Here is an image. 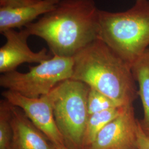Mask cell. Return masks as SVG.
I'll return each mask as SVG.
<instances>
[{
	"label": "cell",
	"instance_id": "1",
	"mask_svg": "<svg viewBox=\"0 0 149 149\" xmlns=\"http://www.w3.org/2000/svg\"><path fill=\"white\" fill-rule=\"evenodd\" d=\"M99 11L95 0H61L24 28L43 39L53 55L74 57L98 38Z\"/></svg>",
	"mask_w": 149,
	"mask_h": 149
},
{
	"label": "cell",
	"instance_id": "2",
	"mask_svg": "<svg viewBox=\"0 0 149 149\" xmlns=\"http://www.w3.org/2000/svg\"><path fill=\"white\" fill-rule=\"evenodd\" d=\"M73 58L71 79L85 83L122 106L133 104L138 98L131 66L101 39L90 43Z\"/></svg>",
	"mask_w": 149,
	"mask_h": 149
},
{
	"label": "cell",
	"instance_id": "3",
	"mask_svg": "<svg viewBox=\"0 0 149 149\" xmlns=\"http://www.w3.org/2000/svg\"><path fill=\"white\" fill-rule=\"evenodd\" d=\"M98 38L132 66L149 46V1L124 12L100 10Z\"/></svg>",
	"mask_w": 149,
	"mask_h": 149
},
{
	"label": "cell",
	"instance_id": "4",
	"mask_svg": "<svg viewBox=\"0 0 149 149\" xmlns=\"http://www.w3.org/2000/svg\"><path fill=\"white\" fill-rule=\"evenodd\" d=\"M90 88L84 82L69 79L60 82L50 92L55 121L69 149H84L83 140L89 117L87 97Z\"/></svg>",
	"mask_w": 149,
	"mask_h": 149
},
{
	"label": "cell",
	"instance_id": "5",
	"mask_svg": "<svg viewBox=\"0 0 149 149\" xmlns=\"http://www.w3.org/2000/svg\"><path fill=\"white\" fill-rule=\"evenodd\" d=\"M73 57L53 55L28 72L17 70L0 76V86L28 98H36L48 95L60 82L71 79L73 74Z\"/></svg>",
	"mask_w": 149,
	"mask_h": 149
},
{
	"label": "cell",
	"instance_id": "6",
	"mask_svg": "<svg viewBox=\"0 0 149 149\" xmlns=\"http://www.w3.org/2000/svg\"><path fill=\"white\" fill-rule=\"evenodd\" d=\"M1 95L11 104L20 108L51 144L65 145L63 136L55 121L50 92L36 98H28L10 90L3 91Z\"/></svg>",
	"mask_w": 149,
	"mask_h": 149
},
{
	"label": "cell",
	"instance_id": "7",
	"mask_svg": "<svg viewBox=\"0 0 149 149\" xmlns=\"http://www.w3.org/2000/svg\"><path fill=\"white\" fill-rule=\"evenodd\" d=\"M138 122L133 105L125 106L122 113L103 128L86 149H138Z\"/></svg>",
	"mask_w": 149,
	"mask_h": 149
},
{
	"label": "cell",
	"instance_id": "8",
	"mask_svg": "<svg viewBox=\"0 0 149 149\" xmlns=\"http://www.w3.org/2000/svg\"><path fill=\"white\" fill-rule=\"evenodd\" d=\"M2 34L6 43L0 48V72L4 74L12 71L24 63L39 64L51 58L45 48L34 52L28 47L27 40L31 34L24 28L17 31L8 29Z\"/></svg>",
	"mask_w": 149,
	"mask_h": 149
},
{
	"label": "cell",
	"instance_id": "9",
	"mask_svg": "<svg viewBox=\"0 0 149 149\" xmlns=\"http://www.w3.org/2000/svg\"><path fill=\"white\" fill-rule=\"evenodd\" d=\"M11 111L13 131L11 149H54L45 135L20 108L12 105Z\"/></svg>",
	"mask_w": 149,
	"mask_h": 149
},
{
	"label": "cell",
	"instance_id": "10",
	"mask_svg": "<svg viewBox=\"0 0 149 149\" xmlns=\"http://www.w3.org/2000/svg\"><path fill=\"white\" fill-rule=\"evenodd\" d=\"M61 0H40L16 8L0 7V33L8 29H22L52 11Z\"/></svg>",
	"mask_w": 149,
	"mask_h": 149
},
{
	"label": "cell",
	"instance_id": "11",
	"mask_svg": "<svg viewBox=\"0 0 149 149\" xmlns=\"http://www.w3.org/2000/svg\"><path fill=\"white\" fill-rule=\"evenodd\" d=\"M134 77L138 84V95L143 108V119L140 121L145 133L149 136V49L132 65Z\"/></svg>",
	"mask_w": 149,
	"mask_h": 149
},
{
	"label": "cell",
	"instance_id": "12",
	"mask_svg": "<svg viewBox=\"0 0 149 149\" xmlns=\"http://www.w3.org/2000/svg\"><path fill=\"white\" fill-rule=\"evenodd\" d=\"M125 106L113 108L89 116L84 133L83 149L88 148L103 128L120 114Z\"/></svg>",
	"mask_w": 149,
	"mask_h": 149
},
{
	"label": "cell",
	"instance_id": "13",
	"mask_svg": "<svg viewBox=\"0 0 149 149\" xmlns=\"http://www.w3.org/2000/svg\"><path fill=\"white\" fill-rule=\"evenodd\" d=\"M12 105L5 99L0 101V149H11L13 131Z\"/></svg>",
	"mask_w": 149,
	"mask_h": 149
},
{
	"label": "cell",
	"instance_id": "14",
	"mask_svg": "<svg viewBox=\"0 0 149 149\" xmlns=\"http://www.w3.org/2000/svg\"><path fill=\"white\" fill-rule=\"evenodd\" d=\"M122 106L109 97L90 87L87 97V109L89 116Z\"/></svg>",
	"mask_w": 149,
	"mask_h": 149
},
{
	"label": "cell",
	"instance_id": "15",
	"mask_svg": "<svg viewBox=\"0 0 149 149\" xmlns=\"http://www.w3.org/2000/svg\"><path fill=\"white\" fill-rule=\"evenodd\" d=\"M39 1L40 0H0V6L6 8H16L33 4Z\"/></svg>",
	"mask_w": 149,
	"mask_h": 149
},
{
	"label": "cell",
	"instance_id": "16",
	"mask_svg": "<svg viewBox=\"0 0 149 149\" xmlns=\"http://www.w3.org/2000/svg\"><path fill=\"white\" fill-rule=\"evenodd\" d=\"M138 149H149V136L145 133L139 120L137 134Z\"/></svg>",
	"mask_w": 149,
	"mask_h": 149
},
{
	"label": "cell",
	"instance_id": "17",
	"mask_svg": "<svg viewBox=\"0 0 149 149\" xmlns=\"http://www.w3.org/2000/svg\"><path fill=\"white\" fill-rule=\"evenodd\" d=\"M54 149H70L67 148L65 145H53Z\"/></svg>",
	"mask_w": 149,
	"mask_h": 149
},
{
	"label": "cell",
	"instance_id": "18",
	"mask_svg": "<svg viewBox=\"0 0 149 149\" xmlns=\"http://www.w3.org/2000/svg\"><path fill=\"white\" fill-rule=\"evenodd\" d=\"M143 1V0H136V2H139V1Z\"/></svg>",
	"mask_w": 149,
	"mask_h": 149
}]
</instances>
